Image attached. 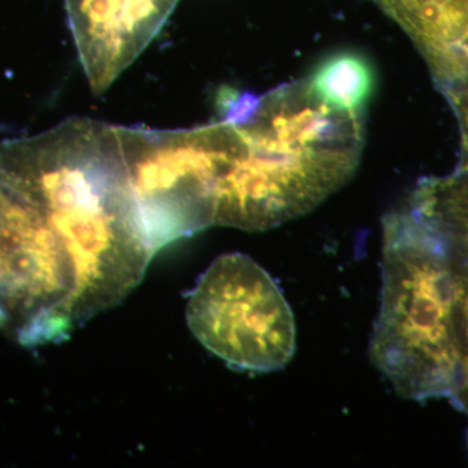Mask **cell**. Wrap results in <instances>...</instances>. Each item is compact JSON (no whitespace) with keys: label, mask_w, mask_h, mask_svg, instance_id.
I'll list each match as a JSON object with an SVG mask.
<instances>
[{"label":"cell","mask_w":468,"mask_h":468,"mask_svg":"<svg viewBox=\"0 0 468 468\" xmlns=\"http://www.w3.org/2000/svg\"><path fill=\"white\" fill-rule=\"evenodd\" d=\"M223 111L242 146L221 185L215 226H280L315 208L358 167L362 112L326 103L309 79L261 97L229 92Z\"/></svg>","instance_id":"1"},{"label":"cell","mask_w":468,"mask_h":468,"mask_svg":"<svg viewBox=\"0 0 468 468\" xmlns=\"http://www.w3.org/2000/svg\"><path fill=\"white\" fill-rule=\"evenodd\" d=\"M101 311L81 208L20 141L0 143V328L33 346L68 337Z\"/></svg>","instance_id":"2"},{"label":"cell","mask_w":468,"mask_h":468,"mask_svg":"<svg viewBox=\"0 0 468 468\" xmlns=\"http://www.w3.org/2000/svg\"><path fill=\"white\" fill-rule=\"evenodd\" d=\"M457 284L440 237L409 207L384 218L383 295L372 362L403 399H448L460 383Z\"/></svg>","instance_id":"3"},{"label":"cell","mask_w":468,"mask_h":468,"mask_svg":"<svg viewBox=\"0 0 468 468\" xmlns=\"http://www.w3.org/2000/svg\"><path fill=\"white\" fill-rule=\"evenodd\" d=\"M154 248L215 226L218 192L242 138L221 120L176 131L116 126Z\"/></svg>","instance_id":"4"},{"label":"cell","mask_w":468,"mask_h":468,"mask_svg":"<svg viewBox=\"0 0 468 468\" xmlns=\"http://www.w3.org/2000/svg\"><path fill=\"white\" fill-rule=\"evenodd\" d=\"M186 320L206 347L242 371L285 367L297 346L292 311L279 286L248 255L212 261L189 292Z\"/></svg>","instance_id":"5"},{"label":"cell","mask_w":468,"mask_h":468,"mask_svg":"<svg viewBox=\"0 0 468 468\" xmlns=\"http://www.w3.org/2000/svg\"><path fill=\"white\" fill-rule=\"evenodd\" d=\"M178 0H66L92 91L107 90L153 41Z\"/></svg>","instance_id":"6"},{"label":"cell","mask_w":468,"mask_h":468,"mask_svg":"<svg viewBox=\"0 0 468 468\" xmlns=\"http://www.w3.org/2000/svg\"><path fill=\"white\" fill-rule=\"evenodd\" d=\"M426 58L437 86L451 75L468 27V0H375Z\"/></svg>","instance_id":"7"},{"label":"cell","mask_w":468,"mask_h":468,"mask_svg":"<svg viewBox=\"0 0 468 468\" xmlns=\"http://www.w3.org/2000/svg\"><path fill=\"white\" fill-rule=\"evenodd\" d=\"M307 79L323 101L349 112H362L374 91L372 68L365 58L347 52L325 58Z\"/></svg>","instance_id":"8"},{"label":"cell","mask_w":468,"mask_h":468,"mask_svg":"<svg viewBox=\"0 0 468 468\" xmlns=\"http://www.w3.org/2000/svg\"><path fill=\"white\" fill-rule=\"evenodd\" d=\"M440 239L448 252L452 272H454L455 284H457L454 326L458 359H460V383H458L454 408L466 412L468 417V252L452 248L443 241L441 237Z\"/></svg>","instance_id":"9"},{"label":"cell","mask_w":468,"mask_h":468,"mask_svg":"<svg viewBox=\"0 0 468 468\" xmlns=\"http://www.w3.org/2000/svg\"><path fill=\"white\" fill-rule=\"evenodd\" d=\"M441 91L457 116L462 144L460 165L448 177L461 192L468 194V79L446 86Z\"/></svg>","instance_id":"10"},{"label":"cell","mask_w":468,"mask_h":468,"mask_svg":"<svg viewBox=\"0 0 468 468\" xmlns=\"http://www.w3.org/2000/svg\"><path fill=\"white\" fill-rule=\"evenodd\" d=\"M466 79H468V27L463 38H462L457 55H455L451 75H449L448 80L442 85L439 86L440 90H442L446 86L455 84V82H460L462 80Z\"/></svg>","instance_id":"11"}]
</instances>
